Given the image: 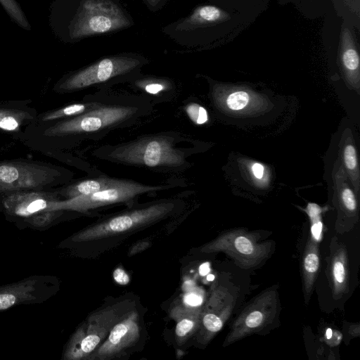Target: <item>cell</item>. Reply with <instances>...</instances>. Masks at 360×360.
I'll list each match as a JSON object with an SVG mask.
<instances>
[{
	"label": "cell",
	"instance_id": "6da1fadb",
	"mask_svg": "<svg viewBox=\"0 0 360 360\" xmlns=\"http://www.w3.org/2000/svg\"><path fill=\"white\" fill-rule=\"evenodd\" d=\"M49 24L53 34L67 44L113 34L130 27L132 18L115 0H53Z\"/></svg>",
	"mask_w": 360,
	"mask_h": 360
},
{
	"label": "cell",
	"instance_id": "7a4b0ae2",
	"mask_svg": "<svg viewBox=\"0 0 360 360\" xmlns=\"http://www.w3.org/2000/svg\"><path fill=\"white\" fill-rule=\"evenodd\" d=\"M148 63V60L143 55L134 53L103 57L65 76L58 88L64 91H75L96 84L132 79L139 75L141 68Z\"/></svg>",
	"mask_w": 360,
	"mask_h": 360
},
{
	"label": "cell",
	"instance_id": "3957f363",
	"mask_svg": "<svg viewBox=\"0 0 360 360\" xmlns=\"http://www.w3.org/2000/svg\"><path fill=\"white\" fill-rule=\"evenodd\" d=\"M175 205L171 200H164L116 214L82 230L75 240L94 242L132 233L166 218Z\"/></svg>",
	"mask_w": 360,
	"mask_h": 360
},
{
	"label": "cell",
	"instance_id": "277c9868",
	"mask_svg": "<svg viewBox=\"0 0 360 360\" xmlns=\"http://www.w3.org/2000/svg\"><path fill=\"white\" fill-rule=\"evenodd\" d=\"M105 156L116 162L148 167H177L185 163V154L175 147L174 139L153 136L111 147Z\"/></svg>",
	"mask_w": 360,
	"mask_h": 360
},
{
	"label": "cell",
	"instance_id": "5b68a950",
	"mask_svg": "<svg viewBox=\"0 0 360 360\" xmlns=\"http://www.w3.org/2000/svg\"><path fill=\"white\" fill-rule=\"evenodd\" d=\"M138 105L102 104L71 119L58 122L48 129L49 136L82 134L102 132L118 127L138 117Z\"/></svg>",
	"mask_w": 360,
	"mask_h": 360
},
{
	"label": "cell",
	"instance_id": "8992f818",
	"mask_svg": "<svg viewBox=\"0 0 360 360\" xmlns=\"http://www.w3.org/2000/svg\"><path fill=\"white\" fill-rule=\"evenodd\" d=\"M129 309V304L122 301L94 311L73 335L66 354L71 359H87Z\"/></svg>",
	"mask_w": 360,
	"mask_h": 360
},
{
	"label": "cell",
	"instance_id": "52a82bcc",
	"mask_svg": "<svg viewBox=\"0 0 360 360\" xmlns=\"http://www.w3.org/2000/svg\"><path fill=\"white\" fill-rule=\"evenodd\" d=\"M255 233L231 229L200 248L203 253L224 252L240 268L250 269L260 264L269 255L271 243H260Z\"/></svg>",
	"mask_w": 360,
	"mask_h": 360
},
{
	"label": "cell",
	"instance_id": "ba28073f",
	"mask_svg": "<svg viewBox=\"0 0 360 360\" xmlns=\"http://www.w3.org/2000/svg\"><path fill=\"white\" fill-rule=\"evenodd\" d=\"M278 295L275 287L258 295L232 323L224 342L231 345L246 336L257 333L270 326L278 315Z\"/></svg>",
	"mask_w": 360,
	"mask_h": 360
},
{
	"label": "cell",
	"instance_id": "9c48e42d",
	"mask_svg": "<svg viewBox=\"0 0 360 360\" xmlns=\"http://www.w3.org/2000/svg\"><path fill=\"white\" fill-rule=\"evenodd\" d=\"M165 186H148L128 180L119 181L103 190L86 195H79L62 202L52 201L49 210H71L86 212L98 207L127 202L136 196L164 189Z\"/></svg>",
	"mask_w": 360,
	"mask_h": 360
},
{
	"label": "cell",
	"instance_id": "30bf717a",
	"mask_svg": "<svg viewBox=\"0 0 360 360\" xmlns=\"http://www.w3.org/2000/svg\"><path fill=\"white\" fill-rule=\"evenodd\" d=\"M236 296L230 288L219 281L210 288L209 296L202 305L200 326L196 339L207 345L222 328L236 305Z\"/></svg>",
	"mask_w": 360,
	"mask_h": 360
},
{
	"label": "cell",
	"instance_id": "8fae6325",
	"mask_svg": "<svg viewBox=\"0 0 360 360\" xmlns=\"http://www.w3.org/2000/svg\"><path fill=\"white\" fill-rule=\"evenodd\" d=\"M224 15L215 6H200L188 16L165 27L162 32L181 46L194 47L200 44L207 28L223 20Z\"/></svg>",
	"mask_w": 360,
	"mask_h": 360
},
{
	"label": "cell",
	"instance_id": "7c38bea8",
	"mask_svg": "<svg viewBox=\"0 0 360 360\" xmlns=\"http://www.w3.org/2000/svg\"><path fill=\"white\" fill-rule=\"evenodd\" d=\"M140 336L139 314L131 308L115 323L105 340L87 359L110 360L121 356L138 342Z\"/></svg>",
	"mask_w": 360,
	"mask_h": 360
},
{
	"label": "cell",
	"instance_id": "4fadbf2b",
	"mask_svg": "<svg viewBox=\"0 0 360 360\" xmlns=\"http://www.w3.org/2000/svg\"><path fill=\"white\" fill-rule=\"evenodd\" d=\"M58 174L51 167L33 163H0V193L41 188L52 183Z\"/></svg>",
	"mask_w": 360,
	"mask_h": 360
},
{
	"label": "cell",
	"instance_id": "5bb4252c",
	"mask_svg": "<svg viewBox=\"0 0 360 360\" xmlns=\"http://www.w3.org/2000/svg\"><path fill=\"white\" fill-rule=\"evenodd\" d=\"M328 271L333 297L340 299L348 290L349 271L346 247L335 237L330 243Z\"/></svg>",
	"mask_w": 360,
	"mask_h": 360
},
{
	"label": "cell",
	"instance_id": "9a60e30c",
	"mask_svg": "<svg viewBox=\"0 0 360 360\" xmlns=\"http://www.w3.org/2000/svg\"><path fill=\"white\" fill-rule=\"evenodd\" d=\"M202 305L191 307L177 301L170 309V316L176 321L175 335L179 345L184 344L199 328Z\"/></svg>",
	"mask_w": 360,
	"mask_h": 360
},
{
	"label": "cell",
	"instance_id": "2e32d148",
	"mask_svg": "<svg viewBox=\"0 0 360 360\" xmlns=\"http://www.w3.org/2000/svg\"><path fill=\"white\" fill-rule=\"evenodd\" d=\"M319 267V241L310 236L304 251L302 264L303 290L306 302L310 298Z\"/></svg>",
	"mask_w": 360,
	"mask_h": 360
},
{
	"label": "cell",
	"instance_id": "e0dca14e",
	"mask_svg": "<svg viewBox=\"0 0 360 360\" xmlns=\"http://www.w3.org/2000/svg\"><path fill=\"white\" fill-rule=\"evenodd\" d=\"M44 193L18 194L6 200L7 207L20 216H28L49 208L51 202Z\"/></svg>",
	"mask_w": 360,
	"mask_h": 360
},
{
	"label": "cell",
	"instance_id": "ac0fdd59",
	"mask_svg": "<svg viewBox=\"0 0 360 360\" xmlns=\"http://www.w3.org/2000/svg\"><path fill=\"white\" fill-rule=\"evenodd\" d=\"M119 179L110 177H96L82 181L69 186L65 191L68 199L86 195L103 190L115 184Z\"/></svg>",
	"mask_w": 360,
	"mask_h": 360
},
{
	"label": "cell",
	"instance_id": "d6986e66",
	"mask_svg": "<svg viewBox=\"0 0 360 360\" xmlns=\"http://www.w3.org/2000/svg\"><path fill=\"white\" fill-rule=\"evenodd\" d=\"M101 102L91 101L86 103H74L45 115L44 121L53 120L65 117H75L97 106Z\"/></svg>",
	"mask_w": 360,
	"mask_h": 360
},
{
	"label": "cell",
	"instance_id": "ffe728a7",
	"mask_svg": "<svg viewBox=\"0 0 360 360\" xmlns=\"http://www.w3.org/2000/svg\"><path fill=\"white\" fill-rule=\"evenodd\" d=\"M0 5L11 19L20 28L27 31L31 30V25L17 1L0 0Z\"/></svg>",
	"mask_w": 360,
	"mask_h": 360
},
{
	"label": "cell",
	"instance_id": "44dd1931",
	"mask_svg": "<svg viewBox=\"0 0 360 360\" xmlns=\"http://www.w3.org/2000/svg\"><path fill=\"white\" fill-rule=\"evenodd\" d=\"M343 48L342 61L344 67L349 72L357 71L359 68V56L355 46L347 43Z\"/></svg>",
	"mask_w": 360,
	"mask_h": 360
},
{
	"label": "cell",
	"instance_id": "7402d4cb",
	"mask_svg": "<svg viewBox=\"0 0 360 360\" xmlns=\"http://www.w3.org/2000/svg\"><path fill=\"white\" fill-rule=\"evenodd\" d=\"M307 212L312 223L311 236L319 242L322 231V223L320 218L321 208L316 204L309 203Z\"/></svg>",
	"mask_w": 360,
	"mask_h": 360
},
{
	"label": "cell",
	"instance_id": "603a6c76",
	"mask_svg": "<svg viewBox=\"0 0 360 360\" xmlns=\"http://www.w3.org/2000/svg\"><path fill=\"white\" fill-rule=\"evenodd\" d=\"M249 102V95L245 91H236L229 96L226 100L227 106L233 110L243 109Z\"/></svg>",
	"mask_w": 360,
	"mask_h": 360
},
{
	"label": "cell",
	"instance_id": "cb8c5ba5",
	"mask_svg": "<svg viewBox=\"0 0 360 360\" xmlns=\"http://www.w3.org/2000/svg\"><path fill=\"white\" fill-rule=\"evenodd\" d=\"M138 82L144 84V85L141 84L138 85L142 86L140 88H142L145 91L150 94H158L163 90H166L167 87L166 80L162 79L146 78Z\"/></svg>",
	"mask_w": 360,
	"mask_h": 360
},
{
	"label": "cell",
	"instance_id": "d4e9b609",
	"mask_svg": "<svg viewBox=\"0 0 360 360\" xmlns=\"http://www.w3.org/2000/svg\"><path fill=\"white\" fill-rule=\"evenodd\" d=\"M186 112L190 118L196 124H202L207 121L206 110L198 104H190L186 107Z\"/></svg>",
	"mask_w": 360,
	"mask_h": 360
},
{
	"label": "cell",
	"instance_id": "484cf974",
	"mask_svg": "<svg viewBox=\"0 0 360 360\" xmlns=\"http://www.w3.org/2000/svg\"><path fill=\"white\" fill-rule=\"evenodd\" d=\"M19 126V120L9 112L0 111V128L4 130L13 131Z\"/></svg>",
	"mask_w": 360,
	"mask_h": 360
},
{
	"label": "cell",
	"instance_id": "4316f807",
	"mask_svg": "<svg viewBox=\"0 0 360 360\" xmlns=\"http://www.w3.org/2000/svg\"><path fill=\"white\" fill-rule=\"evenodd\" d=\"M182 302L188 306L200 307L202 305L203 296L200 290L193 289L184 295Z\"/></svg>",
	"mask_w": 360,
	"mask_h": 360
},
{
	"label": "cell",
	"instance_id": "83f0119b",
	"mask_svg": "<svg viewBox=\"0 0 360 360\" xmlns=\"http://www.w3.org/2000/svg\"><path fill=\"white\" fill-rule=\"evenodd\" d=\"M342 201L344 207L351 213H355L356 211V201L352 190L348 188H345L342 192Z\"/></svg>",
	"mask_w": 360,
	"mask_h": 360
},
{
	"label": "cell",
	"instance_id": "f1b7e54d",
	"mask_svg": "<svg viewBox=\"0 0 360 360\" xmlns=\"http://www.w3.org/2000/svg\"><path fill=\"white\" fill-rule=\"evenodd\" d=\"M344 160L347 168L354 170L357 167V158L355 148L347 145L344 150Z\"/></svg>",
	"mask_w": 360,
	"mask_h": 360
},
{
	"label": "cell",
	"instance_id": "f546056e",
	"mask_svg": "<svg viewBox=\"0 0 360 360\" xmlns=\"http://www.w3.org/2000/svg\"><path fill=\"white\" fill-rule=\"evenodd\" d=\"M16 297L12 294L0 295V309H6L13 305Z\"/></svg>",
	"mask_w": 360,
	"mask_h": 360
},
{
	"label": "cell",
	"instance_id": "4dcf8cb0",
	"mask_svg": "<svg viewBox=\"0 0 360 360\" xmlns=\"http://www.w3.org/2000/svg\"><path fill=\"white\" fill-rule=\"evenodd\" d=\"M150 242L149 240H143L134 244L129 250V256H132L137 254L150 246Z\"/></svg>",
	"mask_w": 360,
	"mask_h": 360
},
{
	"label": "cell",
	"instance_id": "1f68e13d",
	"mask_svg": "<svg viewBox=\"0 0 360 360\" xmlns=\"http://www.w3.org/2000/svg\"><path fill=\"white\" fill-rule=\"evenodd\" d=\"M115 280L120 284H126L129 281V278L126 273L122 269H117L114 272Z\"/></svg>",
	"mask_w": 360,
	"mask_h": 360
},
{
	"label": "cell",
	"instance_id": "d6a6232c",
	"mask_svg": "<svg viewBox=\"0 0 360 360\" xmlns=\"http://www.w3.org/2000/svg\"><path fill=\"white\" fill-rule=\"evenodd\" d=\"M143 1L151 11H155L161 8L165 0H143Z\"/></svg>",
	"mask_w": 360,
	"mask_h": 360
},
{
	"label": "cell",
	"instance_id": "836d02e7",
	"mask_svg": "<svg viewBox=\"0 0 360 360\" xmlns=\"http://www.w3.org/2000/svg\"><path fill=\"white\" fill-rule=\"evenodd\" d=\"M252 170L254 176L257 179H262L264 175V168L262 165L259 163H255L252 167Z\"/></svg>",
	"mask_w": 360,
	"mask_h": 360
},
{
	"label": "cell",
	"instance_id": "e575fe53",
	"mask_svg": "<svg viewBox=\"0 0 360 360\" xmlns=\"http://www.w3.org/2000/svg\"><path fill=\"white\" fill-rule=\"evenodd\" d=\"M210 272V265L208 263L202 264L199 268V273L201 276H205Z\"/></svg>",
	"mask_w": 360,
	"mask_h": 360
},
{
	"label": "cell",
	"instance_id": "d590c367",
	"mask_svg": "<svg viewBox=\"0 0 360 360\" xmlns=\"http://www.w3.org/2000/svg\"><path fill=\"white\" fill-rule=\"evenodd\" d=\"M333 334V330L330 328H328L326 332V338L329 339Z\"/></svg>",
	"mask_w": 360,
	"mask_h": 360
},
{
	"label": "cell",
	"instance_id": "8d00e7d4",
	"mask_svg": "<svg viewBox=\"0 0 360 360\" xmlns=\"http://www.w3.org/2000/svg\"><path fill=\"white\" fill-rule=\"evenodd\" d=\"M207 279L210 281H212L214 279V276L213 275H208Z\"/></svg>",
	"mask_w": 360,
	"mask_h": 360
}]
</instances>
